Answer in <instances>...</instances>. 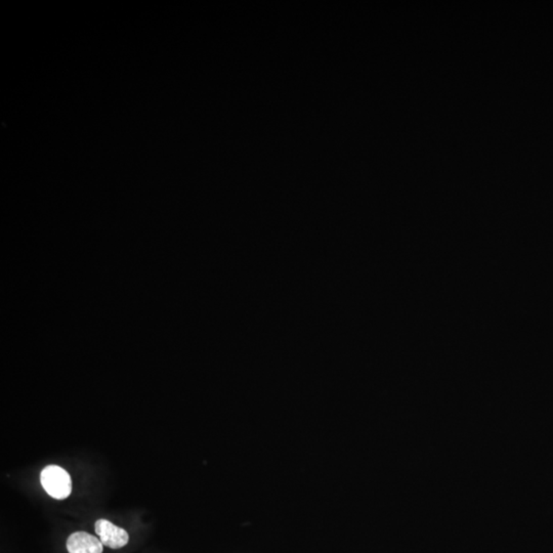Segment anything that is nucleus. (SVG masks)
<instances>
[{"mask_svg": "<svg viewBox=\"0 0 553 553\" xmlns=\"http://www.w3.org/2000/svg\"><path fill=\"white\" fill-rule=\"evenodd\" d=\"M96 533L99 535L100 540L105 546L119 550L125 547L129 541V536L125 529L115 526L107 520H99L96 522Z\"/></svg>", "mask_w": 553, "mask_h": 553, "instance_id": "obj_2", "label": "nucleus"}, {"mask_svg": "<svg viewBox=\"0 0 553 553\" xmlns=\"http://www.w3.org/2000/svg\"><path fill=\"white\" fill-rule=\"evenodd\" d=\"M101 540L87 532H75L67 540L69 553H102Z\"/></svg>", "mask_w": 553, "mask_h": 553, "instance_id": "obj_3", "label": "nucleus"}, {"mask_svg": "<svg viewBox=\"0 0 553 553\" xmlns=\"http://www.w3.org/2000/svg\"><path fill=\"white\" fill-rule=\"evenodd\" d=\"M40 482L46 492L57 500L68 498L72 493V480L69 473L57 465H48L40 475Z\"/></svg>", "mask_w": 553, "mask_h": 553, "instance_id": "obj_1", "label": "nucleus"}]
</instances>
